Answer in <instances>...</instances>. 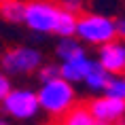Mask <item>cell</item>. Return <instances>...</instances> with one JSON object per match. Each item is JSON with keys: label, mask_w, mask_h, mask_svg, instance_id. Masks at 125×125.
Here are the masks:
<instances>
[{"label": "cell", "mask_w": 125, "mask_h": 125, "mask_svg": "<svg viewBox=\"0 0 125 125\" xmlns=\"http://www.w3.org/2000/svg\"><path fill=\"white\" fill-rule=\"evenodd\" d=\"M38 102H40V110L45 112L49 119H53V121H59L62 117H66L72 108L79 106L76 104L74 85L64 81L62 76L38 87Z\"/></svg>", "instance_id": "1"}, {"label": "cell", "mask_w": 125, "mask_h": 125, "mask_svg": "<svg viewBox=\"0 0 125 125\" xmlns=\"http://www.w3.org/2000/svg\"><path fill=\"white\" fill-rule=\"evenodd\" d=\"M76 38H79L83 45H91V47L102 49V47L119 40L117 19H112V17H108V15H104V13L87 11L85 15L79 17Z\"/></svg>", "instance_id": "2"}, {"label": "cell", "mask_w": 125, "mask_h": 125, "mask_svg": "<svg viewBox=\"0 0 125 125\" xmlns=\"http://www.w3.org/2000/svg\"><path fill=\"white\" fill-rule=\"evenodd\" d=\"M2 74L11 76H28L42 68V53L34 47H11L2 53Z\"/></svg>", "instance_id": "3"}, {"label": "cell", "mask_w": 125, "mask_h": 125, "mask_svg": "<svg viewBox=\"0 0 125 125\" xmlns=\"http://www.w3.org/2000/svg\"><path fill=\"white\" fill-rule=\"evenodd\" d=\"M59 13H62V7L55 2H45V0L28 2L23 26L32 30L34 34H55Z\"/></svg>", "instance_id": "4"}, {"label": "cell", "mask_w": 125, "mask_h": 125, "mask_svg": "<svg viewBox=\"0 0 125 125\" xmlns=\"http://www.w3.org/2000/svg\"><path fill=\"white\" fill-rule=\"evenodd\" d=\"M38 110H40L38 91L28 89V87H15L2 100V112L15 121H30L38 115Z\"/></svg>", "instance_id": "5"}, {"label": "cell", "mask_w": 125, "mask_h": 125, "mask_svg": "<svg viewBox=\"0 0 125 125\" xmlns=\"http://www.w3.org/2000/svg\"><path fill=\"white\" fill-rule=\"evenodd\" d=\"M87 108L93 115L95 123H119L125 119V102L115 98H108V95H100V98H93L87 102Z\"/></svg>", "instance_id": "6"}, {"label": "cell", "mask_w": 125, "mask_h": 125, "mask_svg": "<svg viewBox=\"0 0 125 125\" xmlns=\"http://www.w3.org/2000/svg\"><path fill=\"white\" fill-rule=\"evenodd\" d=\"M98 64L110 76L125 74V42L123 40H115L110 45L98 49Z\"/></svg>", "instance_id": "7"}, {"label": "cell", "mask_w": 125, "mask_h": 125, "mask_svg": "<svg viewBox=\"0 0 125 125\" xmlns=\"http://www.w3.org/2000/svg\"><path fill=\"white\" fill-rule=\"evenodd\" d=\"M93 64H95V59L91 57H81V59H74V62H68V64H59V74H62V79L68 81V83H85V79L89 76L91 72Z\"/></svg>", "instance_id": "8"}, {"label": "cell", "mask_w": 125, "mask_h": 125, "mask_svg": "<svg viewBox=\"0 0 125 125\" xmlns=\"http://www.w3.org/2000/svg\"><path fill=\"white\" fill-rule=\"evenodd\" d=\"M55 55H57L59 64H68V62L85 57L87 51L79 38H59L57 47H55Z\"/></svg>", "instance_id": "9"}, {"label": "cell", "mask_w": 125, "mask_h": 125, "mask_svg": "<svg viewBox=\"0 0 125 125\" xmlns=\"http://www.w3.org/2000/svg\"><path fill=\"white\" fill-rule=\"evenodd\" d=\"M55 125H95V119L89 112L87 104H79L76 108H72V110L68 112L66 117L55 121Z\"/></svg>", "instance_id": "10"}, {"label": "cell", "mask_w": 125, "mask_h": 125, "mask_svg": "<svg viewBox=\"0 0 125 125\" xmlns=\"http://www.w3.org/2000/svg\"><path fill=\"white\" fill-rule=\"evenodd\" d=\"M108 81H110V74L106 72L104 68L98 64V59H95V64H93L89 76L85 79V87L89 91H93V93H100V91L104 93L106 87H108Z\"/></svg>", "instance_id": "11"}, {"label": "cell", "mask_w": 125, "mask_h": 125, "mask_svg": "<svg viewBox=\"0 0 125 125\" xmlns=\"http://www.w3.org/2000/svg\"><path fill=\"white\" fill-rule=\"evenodd\" d=\"M26 4L28 2H19V0H4L0 7V15L2 19L9 23H23L26 17Z\"/></svg>", "instance_id": "12"}, {"label": "cell", "mask_w": 125, "mask_h": 125, "mask_svg": "<svg viewBox=\"0 0 125 125\" xmlns=\"http://www.w3.org/2000/svg\"><path fill=\"white\" fill-rule=\"evenodd\" d=\"M76 30H79V17L62 9L55 34H57L59 38H76Z\"/></svg>", "instance_id": "13"}, {"label": "cell", "mask_w": 125, "mask_h": 125, "mask_svg": "<svg viewBox=\"0 0 125 125\" xmlns=\"http://www.w3.org/2000/svg\"><path fill=\"white\" fill-rule=\"evenodd\" d=\"M104 95L125 102V74H115V76H110V81H108V87H106Z\"/></svg>", "instance_id": "14"}, {"label": "cell", "mask_w": 125, "mask_h": 125, "mask_svg": "<svg viewBox=\"0 0 125 125\" xmlns=\"http://www.w3.org/2000/svg\"><path fill=\"white\" fill-rule=\"evenodd\" d=\"M36 76H38L40 85H45V83H49V81L59 79V76H62V74H59V64H42V68L36 72Z\"/></svg>", "instance_id": "15"}, {"label": "cell", "mask_w": 125, "mask_h": 125, "mask_svg": "<svg viewBox=\"0 0 125 125\" xmlns=\"http://www.w3.org/2000/svg\"><path fill=\"white\" fill-rule=\"evenodd\" d=\"M59 7L64 9V11H68V13L76 15V17H81V15H85V4L81 2V0H66V2H59Z\"/></svg>", "instance_id": "16"}, {"label": "cell", "mask_w": 125, "mask_h": 125, "mask_svg": "<svg viewBox=\"0 0 125 125\" xmlns=\"http://www.w3.org/2000/svg\"><path fill=\"white\" fill-rule=\"evenodd\" d=\"M13 89H15V87L11 85V79H9L7 74H2V76H0V98L4 100L9 93L13 91Z\"/></svg>", "instance_id": "17"}, {"label": "cell", "mask_w": 125, "mask_h": 125, "mask_svg": "<svg viewBox=\"0 0 125 125\" xmlns=\"http://www.w3.org/2000/svg\"><path fill=\"white\" fill-rule=\"evenodd\" d=\"M117 26H119V40H125V17L117 19Z\"/></svg>", "instance_id": "18"}, {"label": "cell", "mask_w": 125, "mask_h": 125, "mask_svg": "<svg viewBox=\"0 0 125 125\" xmlns=\"http://www.w3.org/2000/svg\"><path fill=\"white\" fill-rule=\"evenodd\" d=\"M0 125H11V123H9L7 119H2V121H0Z\"/></svg>", "instance_id": "19"}, {"label": "cell", "mask_w": 125, "mask_h": 125, "mask_svg": "<svg viewBox=\"0 0 125 125\" xmlns=\"http://www.w3.org/2000/svg\"><path fill=\"white\" fill-rule=\"evenodd\" d=\"M115 125H125V119H123V121H119V123H115Z\"/></svg>", "instance_id": "20"}, {"label": "cell", "mask_w": 125, "mask_h": 125, "mask_svg": "<svg viewBox=\"0 0 125 125\" xmlns=\"http://www.w3.org/2000/svg\"><path fill=\"white\" fill-rule=\"evenodd\" d=\"M95 125H112V123H95Z\"/></svg>", "instance_id": "21"}]
</instances>
